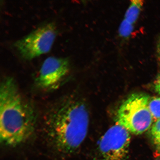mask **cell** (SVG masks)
I'll return each instance as SVG.
<instances>
[{"instance_id":"cell-1","label":"cell","mask_w":160,"mask_h":160,"mask_svg":"<svg viewBox=\"0 0 160 160\" xmlns=\"http://www.w3.org/2000/svg\"><path fill=\"white\" fill-rule=\"evenodd\" d=\"M89 115L82 101L68 97L54 105L45 121L46 135L59 151L71 153L84 141L88 129Z\"/></svg>"},{"instance_id":"cell-2","label":"cell","mask_w":160,"mask_h":160,"mask_svg":"<svg viewBox=\"0 0 160 160\" xmlns=\"http://www.w3.org/2000/svg\"><path fill=\"white\" fill-rule=\"evenodd\" d=\"M34 114L20 92L15 80L8 77L0 88V140L15 147L29 138L34 129Z\"/></svg>"},{"instance_id":"cell-3","label":"cell","mask_w":160,"mask_h":160,"mask_svg":"<svg viewBox=\"0 0 160 160\" xmlns=\"http://www.w3.org/2000/svg\"><path fill=\"white\" fill-rule=\"evenodd\" d=\"M149 98L148 95L142 93H134L129 96L118 110L117 124L136 135L147 131L153 119L148 108Z\"/></svg>"},{"instance_id":"cell-4","label":"cell","mask_w":160,"mask_h":160,"mask_svg":"<svg viewBox=\"0 0 160 160\" xmlns=\"http://www.w3.org/2000/svg\"><path fill=\"white\" fill-rule=\"evenodd\" d=\"M129 133L118 124L110 128L100 140L95 160H128Z\"/></svg>"},{"instance_id":"cell-5","label":"cell","mask_w":160,"mask_h":160,"mask_svg":"<svg viewBox=\"0 0 160 160\" xmlns=\"http://www.w3.org/2000/svg\"><path fill=\"white\" fill-rule=\"evenodd\" d=\"M57 35L54 24L49 23L38 28L14 45L24 59L31 60L48 52Z\"/></svg>"},{"instance_id":"cell-6","label":"cell","mask_w":160,"mask_h":160,"mask_svg":"<svg viewBox=\"0 0 160 160\" xmlns=\"http://www.w3.org/2000/svg\"><path fill=\"white\" fill-rule=\"evenodd\" d=\"M68 60L65 58L50 57L42 65L36 80L42 89L49 90L58 87L69 71Z\"/></svg>"},{"instance_id":"cell-7","label":"cell","mask_w":160,"mask_h":160,"mask_svg":"<svg viewBox=\"0 0 160 160\" xmlns=\"http://www.w3.org/2000/svg\"><path fill=\"white\" fill-rule=\"evenodd\" d=\"M143 5V1L140 0L132 1L126 12L124 19L134 25L138 18Z\"/></svg>"},{"instance_id":"cell-8","label":"cell","mask_w":160,"mask_h":160,"mask_svg":"<svg viewBox=\"0 0 160 160\" xmlns=\"http://www.w3.org/2000/svg\"><path fill=\"white\" fill-rule=\"evenodd\" d=\"M148 108L153 119L157 121L160 119V97L150 98Z\"/></svg>"},{"instance_id":"cell-9","label":"cell","mask_w":160,"mask_h":160,"mask_svg":"<svg viewBox=\"0 0 160 160\" xmlns=\"http://www.w3.org/2000/svg\"><path fill=\"white\" fill-rule=\"evenodd\" d=\"M134 26L123 19L120 25L119 29V35L123 38H128L132 33Z\"/></svg>"},{"instance_id":"cell-10","label":"cell","mask_w":160,"mask_h":160,"mask_svg":"<svg viewBox=\"0 0 160 160\" xmlns=\"http://www.w3.org/2000/svg\"><path fill=\"white\" fill-rule=\"evenodd\" d=\"M151 132L155 144H160V119L152 127Z\"/></svg>"},{"instance_id":"cell-11","label":"cell","mask_w":160,"mask_h":160,"mask_svg":"<svg viewBox=\"0 0 160 160\" xmlns=\"http://www.w3.org/2000/svg\"><path fill=\"white\" fill-rule=\"evenodd\" d=\"M155 88L157 92L160 94V74L158 75L155 82Z\"/></svg>"},{"instance_id":"cell-12","label":"cell","mask_w":160,"mask_h":160,"mask_svg":"<svg viewBox=\"0 0 160 160\" xmlns=\"http://www.w3.org/2000/svg\"><path fill=\"white\" fill-rule=\"evenodd\" d=\"M157 52L158 56L159 58L160 61V40L158 45Z\"/></svg>"},{"instance_id":"cell-13","label":"cell","mask_w":160,"mask_h":160,"mask_svg":"<svg viewBox=\"0 0 160 160\" xmlns=\"http://www.w3.org/2000/svg\"><path fill=\"white\" fill-rule=\"evenodd\" d=\"M158 148V149L159 151H160V145L159 146H157Z\"/></svg>"},{"instance_id":"cell-14","label":"cell","mask_w":160,"mask_h":160,"mask_svg":"<svg viewBox=\"0 0 160 160\" xmlns=\"http://www.w3.org/2000/svg\"><path fill=\"white\" fill-rule=\"evenodd\" d=\"M155 160H160V159H156Z\"/></svg>"}]
</instances>
